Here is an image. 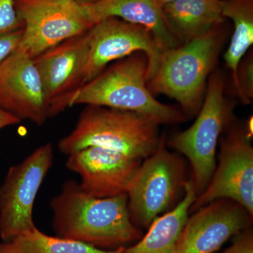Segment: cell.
I'll return each instance as SVG.
<instances>
[{"instance_id": "6da1fadb", "label": "cell", "mask_w": 253, "mask_h": 253, "mask_svg": "<svg viewBox=\"0 0 253 253\" xmlns=\"http://www.w3.org/2000/svg\"><path fill=\"white\" fill-rule=\"evenodd\" d=\"M50 208L52 227L59 237L106 251L126 248L142 237L129 215L127 194L94 197L70 179L51 200Z\"/></svg>"}, {"instance_id": "7a4b0ae2", "label": "cell", "mask_w": 253, "mask_h": 253, "mask_svg": "<svg viewBox=\"0 0 253 253\" xmlns=\"http://www.w3.org/2000/svg\"><path fill=\"white\" fill-rule=\"evenodd\" d=\"M148 61L144 53L118 60L84 84L70 101L140 113L159 125L175 124L187 118L182 110L160 102L147 86Z\"/></svg>"}, {"instance_id": "3957f363", "label": "cell", "mask_w": 253, "mask_h": 253, "mask_svg": "<svg viewBox=\"0 0 253 253\" xmlns=\"http://www.w3.org/2000/svg\"><path fill=\"white\" fill-rule=\"evenodd\" d=\"M223 23L167 50L147 81L150 91L175 100L187 116L197 114L224 42Z\"/></svg>"}, {"instance_id": "277c9868", "label": "cell", "mask_w": 253, "mask_h": 253, "mask_svg": "<svg viewBox=\"0 0 253 253\" xmlns=\"http://www.w3.org/2000/svg\"><path fill=\"white\" fill-rule=\"evenodd\" d=\"M159 126L140 113L86 105L74 129L59 141L58 147L68 156L99 146L143 161L157 149Z\"/></svg>"}, {"instance_id": "5b68a950", "label": "cell", "mask_w": 253, "mask_h": 253, "mask_svg": "<svg viewBox=\"0 0 253 253\" xmlns=\"http://www.w3.org/2000/svg\"><path fill=\"white\" fill-rule=\"evenodd\" d=\"M222 74L214 70L208 79L204 101L194 124L168 142L184 155L191 166V180L197 196L204 192L214 174L218 141L231 118L230 106L224 96Z\"/></svg>"}, {"instance_id": "8992f818", "label": "cell", "mask_w": 253, "mask_h": 253, "mask_svg": "<svg viewBox=\"0 0 253 253\" xmlns=\"http://www.w3.org/2000/svg\"><path fill=\"white\" fill-rule=\"evenodd\" d=\"M187 180L185 163L169 151L161 136L156 151L141 162L127 192L133 224L148 229L156 218L175 207Z\"/></svg>"}, {"instance_id": "52a82bcc", "label": "cell", "mask_w": 253, "mask_h": 253, "mask_svg": "<svg viewBox=\"0 0 253 253\" xmlns=\"http://www.w3.org/2000/svg\"><path fill=\"white\" fill-rule=\"evenodd\" d=\"M23 23L19 48L34 59L60 43L89 31L86 5L76 0H14Z\"/></svg>"}, {"instance_id": "ba28073f", "label": "cell", "mask_w": 253, "mask_h": 253, "mask_svg": "<svg viewBox=\"0 0 253 253\" xmlns=\"http://www.w3.org/2000/svg\"><path fill=\"white\" fill-rule=\"evenodd\" d=\"M54 163L50 143L11 166L0 186V238L9 241L36 227L33 211L38 191Z\"/></svg>"}, {"instance_id": "9c48e42d", "label": "cell", "mask_w": 253, "mask_h": 253, "mask_svg": "<svg viewBox=\"0 0 253 253\" xmlns=\"http://www.w3.org/2000/svg\"><path fill=\"white\" fill-rule=\"evenodd\" d=\"M88 34L89 54L84 84L99 76L110 63L137 52L144 53L147 58L148 81L156 73L166 51L146 28L118 18L98 21Z\"/></svg>"}, {"instance_id": "30bf717a", "label": "cell", "mask_w": 253, "mask_h": 253, "mask_svg": "<svg viewBox=\"0 0 253 253\" xmlns=\"http://www.w3.org/2000/svg\"><path fill=\"white\" fill-rule=\"evenodd\" d=\"M246 128L233 127L220 141L219 161L204 192L190 213L216 200L234 201L253 216V147Z\"/></svg>"}, {"instance_id": "8fae6325", "label": "cell", "mask_w": 253, "mask_h": 253, "mask_svg": "<svg viewBox=\"0 0 253 253\" xmlns=\"http://www.w3.org/2000/svg\"><path fill=\"white\" fill-rule=\"evenodd\" d=\"M89 46L87 31L33 59L41 76L49 118L70 107L73 95L84 84Z\"/></svg>"}, {"instance_id": "7c38bea8", "label": "cell", "mask_w": 253, "mask_h": 253, "mask_svg": "<svg viewBox=\"0 0 253 253\" xmlns=\"http://www.w3.org/2000/svg\"><path fill=\"white\" fill-rule=\"evenodd\" d=\"M189 216L173 253H216L226 241L251 226L253 216L241 205L221 199Z\"/></svg>"}, {"instance_id": "4fadbf2b", "label": "cell", "mask_w": 253, "mask_h": 253, "mask_svg": "<svg viewBox=\"0 0 253 253\" xmlns=\"http://www.w3.org/2000/svg\"><path fill=\"white\" fill-rule=\"evenodd\" d=\"M143 161L114 150L91 146L68 155L66 167L77 173L82 189L96 198L127 194Z\"/></svg>"}, {"instance_id": "5bb4252c", "label": "cell", "mask_w": 253, "mask_h": 253, "mask_svg": "<svg viewBox=\"0 0 253 253\" xmlns=\"http://www.w3.org/2000/svg\"><path fill=\"white\" fill-rule=\"evenodd\" d=\"M0 108L37 126L49 118L36 64L19 46L0 64Z\"/></svg>"}, {"instance_id": "9a60e30c", "label": "cell", "mask_w": 253, "mask_h": 253, "mask_svg": "<svg viewBox=\"0 0 253 253\" xmlns=\"http://www.w3.org/2000/svg\"><path fill=\"white\" fill-rule=\"evenodd\" d=\"M86 6L94 23L118 18L146 28L166 51L181 44L168 27L157 0H99Z\"/></svg>"}, {"instance_id": "2e32d148", "label": "cell", "mask_w": 253, "mask_h": 253, "mask_svg": "<svg viewBox=\"0 0 253 253\" xmlns=\"http://www.w3.org/2000/svg\"><path fill=\"white\" fill-rule=\"evenodd\" d=\"M172 34L182 43L224 22L222 0H176L163 7Z\"/></svg>"}, {"instance_id": "e0dca14e", "label": "cell", "mask_w": 253, "mask_h": 253, "mask_svg": "<svg viewBox=\"0 0 253 253\" xmlns=\"http://www.w3.org/2000/svg\"><path fill=\"white\" fill-rule=\"evenodd\" d=\"M197 195L191 179L186 181L182 199L175 207L156 218L148 231L123 253H173Z\"/></svg>"}, {"instance_id": "ac0fdd59", "label": "cell", "mask_w": 253, "mask_h": 253, "mask_svg": "<svg viewBox=\"0 0 253 253\" xmlns=\"http://www.w3.org/2000/svg\"><path fill=\"white\" fill-rule=\"evenodd\" d=\"M222 14L234 23L224 60L236 88L238 68L253 44V0H222Z\"/></svg>"}, {"instance_id": "d6986e66", "label": "cell", "mask_w": 253, "mask_h": 253, "mask_svg": "<svg viewBox=\"0 0 253 253\" xmlns=\"http://www.w3.org/2000/svg\"><path fill=\"white\" fill-rule=\"evenodd\" d=\"M126 248L106 251L83 243L44 234L37 228L0 242V253H123Z\"/></svg>"}, {"instance_id": "ffe728a7", "label": "cell", "mask_w": 253, "mask_h": 253, "mask_svg": "<svg viewBox=\"0 0 253 253\" xmlns=\"http://www.w3.org/2000/svg\"><path fill=\"white\" fill-rule=\"evenodd\" d=\"M240 101L250 104L253 99V55L249 51L240 63L237 71V81L235 88Z\"/></svg>"}, {"instance_id": "44dd1931", "label": "cell", "mask_w": 253, "mask_h": 253, "mask_svg": "<svg viewBox=\"0 0 253 253\" xmlns=\"http://www.w3.org/2000/svg\"><path fill=\"white\" fill-rule=\"evenodd\" d=\"M14 0H0V34L23 29Z\"/></svg>"}, {"instance_id": "7402d4cb", "label": "cell", "mask_w": 253, "mask_h": 253, "mask_svg": "<svg viewBox=\"0 0 253 253\" xmlns=\"http://www.w3.org/2000/svg\"><path fill=\"white\" fill-rule=\"evenodd\" d=\"M22 35L23 29L0 34V64L18 49Z\"/></svg>"}, {"instance_id": "603a6c76", "label": "cell", "mask_w": 253, "mask_h": 253, "mask_svg": "<svg viewBox=\"0 0 253 253\" xmlns=\"http://www.w3.org/2000/svg\"><path fill=\"white\" fill-rule=\"evenodd\" d=\"M235 236L233 244L220 253H253V232L251 227Z\"/></svg>"}, {"instance_id": "cb8c5ba5", "label": "cell", "mask_w": 253, "mask_h": 253, "mask_svg": "<svg viewBox=\"0 0 253 253\" xmlns=\"http://www.w3.org/2000/svg\"><path fill=\"white\" fill-rule=\"evenodd\" d=\"M21 122L20 120L17 118L10 114V113L6 112L4 110L0 108V130L11 126L18 124Z\"/></svg>"}, {"instance_id": "d4e9b609", "label": "cell", "mask_w": 253, "mask_h": 253, "mask_svg": "<svg viewBox=\"0 0 253 253\" xmlns=\"http://www.w3.org/2000/svg\"><path fill=\"white\" fill-rule=\"evenodd\" d=\"M78 3L83 5H89L99 1V0H76Z\"/></svg>"}, {"instance_id": "484cf974", "label": "cell", "mask_w": 253, "mask_h": 253, "mask_svg": "<svg viewBox=\"0 0 253 253\" xmlns=\"http://www.w3.org/2000/svg\"><path fill=\"white\" fill-rule=\"evenodd\" d=\"M176 1V0H157L158 4L161 5L162 7L163 6H166L169 3L173 2V1Z\"/></svg>"}]
</instances>
